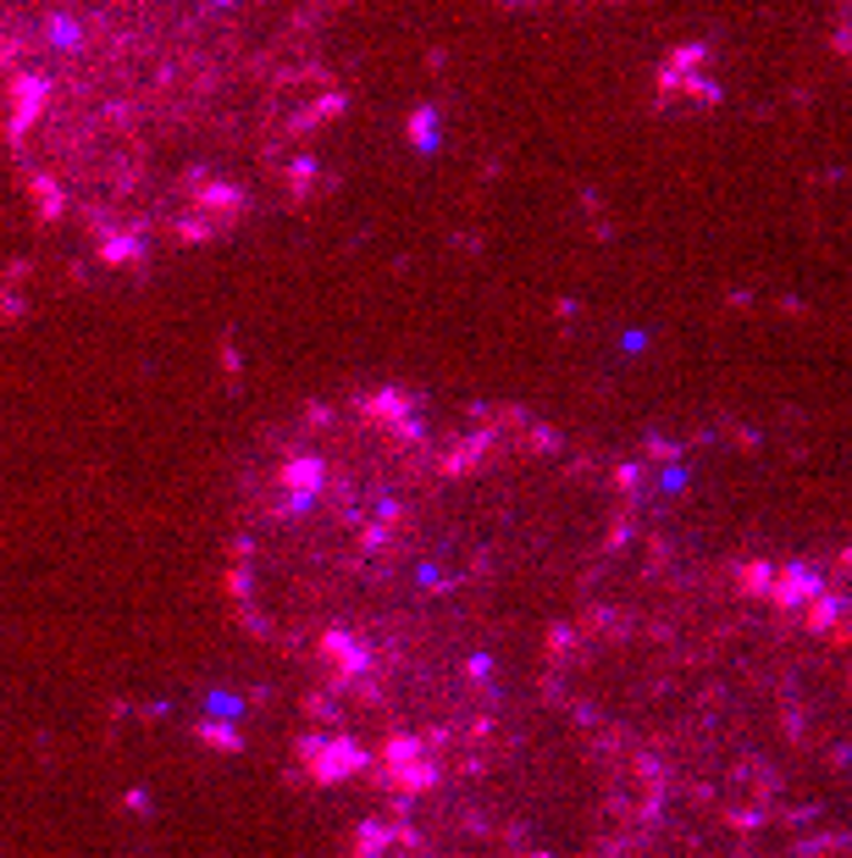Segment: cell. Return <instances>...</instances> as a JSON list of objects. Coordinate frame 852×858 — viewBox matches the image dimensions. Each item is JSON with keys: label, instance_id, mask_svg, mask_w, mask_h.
Listing matches in <instances>:
<instances>
[{"label": "cell", "instance_id": "6da1fadb", "mask_svg": "<svg viewBox=\"0 0 852 858\" xmlns=\"http://www.w3.org/2000/svg\"><path fill=\"white\" fill-rule=\"evenodd\" d=\"M493 433H443L415 399L310 410L244 477L227 587L310 715L371 769H433L482 698L471 637L504 565Z\"/></svg>", "mask_w": 852, "mask_h": 858}]
</instances>
